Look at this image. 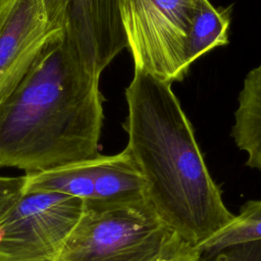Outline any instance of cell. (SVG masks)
<instances>
[{
	"label": "cell",
	"instance_id": "cell-1",
	"mask_svg": "<svg viewBox=\"0 0 261 261\" xmlns=\"http://www.w3.org/2000/svg\"><path fill=\"white\" fill-rule=\"evenodd\" d=\"M125 98V149L143 175L147 201L171 230L197 247L234 215L208 170L194 128L171 84L144 70L135 68Z\"/></svg>",
	"mask_w": 261,
	"mask_h": 261
},
{
	"label": "cell",
	"instance_id": "cell-2",
	"mask_svg": "<svg viewBox=\"0 0 261 261\" xmlns=\"http://www.w3.org/2000/svg\"><path fill=\"white\" fill-rule=\"evenodd\" d=\"M98 77L54 39L0 99V167L42 172L100 155L103 96Z\"/></svg>",
	"mask_w": 261,
	"mask_h": 261
},
{
	"label": "cell",
	"instance_id": "cell-3",
	"mask_svg": "<svg viewBox=\"0 0 261 261\" xmlns=\"http://www.w3.org/2000/svg\"><path fill=\"white\" fill-rule=\"evenodd\" d=\"M177 237L148 201L84 209L55 261H157Z\"/></svg>",
	"mask_w": 261,
	"mask_h": 261
},
{
	"label": "cell",
	"instance_id": "cell-4",
	"mask_svg": "<svg viewBox=\"0 0 261 261\" xmlns=\"http://www.w3.org/2000/svg\"><path fill=\"white\" fill-rule=\"evenodd\" d=\"M201 0H121L122 25L135 68L160 81H181L187 45Z\"/></svg>",
	"mask_w": 261,
	"mask_h": 261
},
{
	"label": "cell",
	"instance_id": "cell-5",
	"mask_svg": "<svg viewBox=\"0 0 261 261\" xmlns=\"http://www.w3.org/2000/svg\"><path fill=\"white\" fill-rule=\"evenodd\" d=\"M83 211L75 197L24 193L0 220V261H55Z\"/></svg>",
	"mask_w": 261,
	"mask_h": 261
},
{
	"label": "cell",
	"instance_id": "cell-6",
	"mask_svg": "<svg viewBox=\"0 0 261 261\" xmlns=\"http://www.w3.org/2000/svg\"><path fill=\"white\" fill-rule=\"evenodd\" d=\"M62 35L54 0H0V99Z\"/></svg>",
	"mask_w": 261,
	"mask_h": 261
},
{
	"label": "cell",
	"instance_id": "cell-7",
	"mask_svg": "<svg viewBox=\"0 0 261 261\" xmlns=\"http://www.w3.org/2000/svg\"><path fill=\"white\" fill-rule=\"evenodd\" d=\"M63 37L83 66L100 79L102 71L127 47L121 0H54Z\"/></svg>",
	"mask_w": 261,
	"mask_h": 261
},
{
	"label": "cell",
	"instance_id": "cell-8",
	"mask_svg": "<svg viewBox=\"0 0 261 261\" xmlns=\"http://www.w3.org/2000/svg\"><path fill=\"white\" fill-rule=\"evenodd\" d=\"M147 201L143 175L126 149L94 159V194L84 209Z\"/></svg>",
	"mask_w": 261,
	"mask_h": 261
},
{
	"label": "cell",
	"instance_id": "cell-9",
	"mask_svg": "<svg viewBox=\"0 0 261 261\" xmlns=\"http://www.w3.org/2000/svg\"><path fill=\"white\" fill-rule=\"evenodd\" d=\"M231 137L238 148L247 154L246 165L261 171V62L244 80Z\"/></svg>",
	"mask_w": 261,
	"mask_h": 261
},
{
	"label": "cell",
	"instance_id": "cell-10",
	"mask_svg": "<svg viewBox=\"0 0 261 261\" xmlns=\"http://www.w3.org/2000/svg\"><path fill=\"white\" fill-rule=\"evenodd\" d=\"M229 14L227 9H218L209 0L200 1L187 45V62L190 66L213 48L228 43Z\"/></svg>",
	"mask_w": 261,
	"mask_h": 261
},
{
	"label": "cell",
	"instance_id": "cell-11",
	"mask_svg": "<svg viewBox=\"0 0 261 261\" xmlns=\"http://www.w3.org/2000/svg\"><path fill=\"white\" fill-rule=\"evenodd\" d=\"M261 239V200H249L240 209L239 215L222 229L195 247L208 253L227 245Z\"/></svg>",
	"mask_w": 261,
	"mask_h": 261
},
{
	"label": "cell",
	"instance_id": "cell-12",
	"mask_svg": "<svg viewBox=\"0 0 261 261\" xmlns=\"http://www.w3.org/2000/svg\"><path fill=\"white\" fill-rule=\"evenodd\" d=\"M196 261H261V239L227 245L208 253H199Z\"/></svg>",
	"mask_w": 261,
	"mask_h": 261
},
{
	"label": "cell",
	"instance_id": "cell-13",
	"mask_svg": "<svg viewBox=\"0 0 261 261\" xmlns=\"http://www.w3.org/2000/svg\"><path fill=\"white\" fill-rule=\"evenodd\" d=\"M27 176H0V220L13 208L24 194Z\"/></svg>",
	"mask_w": 261,
	"mask_h": 261
},
{
	"label": "cell",
	"instance_id": "cell-14",
	"mask_svg": "<svg viewBox=\"0 0 261 261\" xmlns=\"http://www.w3.org/2000/svg\"><path fill=\"white\" fill-rule=\"evenodd\" d=\"M198 256L199 252L194 246L177 237L157 261H196Z\"/></svg>",
	"mask_w": 261,
	"mask_h": 261
}]
</instances>
